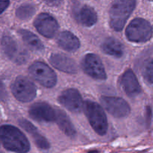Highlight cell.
<instances>
[{"label": "cell", "instance_id": "cell-1", "mask_svg": "<svg viewBox=\"0 0 153 153\" xmlns=\"http://www.w3.org/2000/svg\"><path fill=\"white\" fill-rule=\"evenodd\" d=\"M0 141L4 149L10 152L27 153L31 148L25 134L11 125H3L0 127Z\"/></svg>", "mask_w": 153, "mask_h": 153}, {"label": "cell", "instance_id": "cell-2", "mask_svg": "<svg viewBox=\"0 0 153 153\" xmlns=\"http://www.w3.org/2000/svg\"><path fill=\"white\" fill-rule=\"evenodd\" d=\"M136 0H114L109 11L110 26L116 31H120L134 10Z\"/></svg>", "mask_w": 153, "mask_h": 153}, {"label": "cell", "instance_id": "cell-3", "mask_svg": "<svg viewBox=\"0 0 153 153\" xmlns=\"http://www.w3.org/2000/svg\"><path fill=\"white\" fill-rule=\"evenodd\" d=\"M83 108L93 129L100 135H105L108 131V120L102 108L95 102L87 100Z\"/></svg>", "mask_w": 153, "mask_h": 153}, {"label": "cell", "instance_id": "cell-4", "mask_svg": "<svg viewBox=\"0 0 153 153\" xmlns=\"http://www.w3.org/2000/svg\"><path fill=\"white\" fill-rule=\"evenodd\" d=\"M126 36L129 41L134 43H145L152 38V25L146 19L136 18L127 26Z\"/></svg>", "mask_w": 153, "mask_h": 153}, {"label": "cell", "instance_id": "cell-5", "mask_svg": "<svg viewBox=\"0 0 153 153\" xmlns=\"http://www.w3.org/2000/svg\"><path fill=\"white\" fill-rule=\"evenodd\" d=\"M11 91L15 98L22 102H28L34 100L37 88L31 81L24 76H18L11 85Z\"/></svg>", "mask_w": 153, "mask_h": 153}, {"label": "cell", "instance_id": "cell-6", "mask_svg": "<svg viewBox=\"0 0 153 153\" xmlns=\"http://www.w3.org/2000/svg\"><path fill=\"white\" fill-rule=\"evenodd\" d=\"M28 72L34 80L45 88H53L56 85V74L47 64L44 63L40 61L34 62L29 67Z\"/></svg>", "mask_w": 153, "mask_h": 153}, {"label": "cell", "instance_id": "cell-7", "mask_svg": "<svg viewBox=\"0 0 153 153\" xmlns=\"http://www.w3.org/2000/svg\"><path fill=\"white\" fill-rule=\"evenodd\" d=\"M1 47L6 56L13 63L22 64L28 61V54L27 51L10 36L5 35L2 37Z\"/></svg>", "mask_w": 153, "mask_h": 153}, {"label": "cell", "instance_id": "cell-8", "mask_svg": "<svg viewBox=\"0 0 153 153\" xmlns=\"http://www.w3.org/2000/svg\"><path fill=\"white\" fill-rule=\"evenodd\" d=\"M84 72L97 80H105L107 79L105 70L101 59L94 53L87 54L82 61Z\"/></svg>", "mask_w": 153, "mask_h": 153}, {"label": "cell", "instance_id": "cell-9", "mask_svg": "<svg viewBox=\"0 0 153 153\" xmlns=\"http://www.w3.org/2000/svg\"><path fill=\"white\" fill-rule=\"evenodd\" d=\"M100 102L105 110L116 118H123L128 116L131 111L129 105L120 97L103 96Z\"/></svg>", "mask_w": 153, "mask_h": 153}, {"label": "cell", "instance_id": "cell-10", "mask_svg": "<svg viewBox=\"0 0 153 153\" xmlns=\"http://www.w3.org/2000/svg\"><path fill=\"white\" fill-rule=\"evenodd\" d=\"M34 25L41 35L47 38L53 37L59 28L56 19L47 13H42L38 15L34 20Z\"/></svg>", "mask_w": 153, "mask_h": 153}, {"label": "cell", "instance_id": "cell-11", "mask_svg": "<svg viewBox=\"0 0 153 153\" xmlns=\"http://www.w3.org/2000/svg\"><path fill=\"white\" fill-rule=\"evenodd\" d=\"M58 101L70 111L80 113L83 109V100L79 91L75 88H69L61 93Z\"/></svg>", "mask_w": 153, "mask_h": 153}, {"label": "cell", "instance_id": "cell-12", "mask_svg": "<svg viewBox=\"0 0 153 153\" xmlns=\"http://www.w3.org/2000/svg\"><path fill=\"white\" fill-rule=\"evenodd\" d=\"M29 115L39 123H51L55 121V110L46 102H37L29 109Z\"/></svg>", "mask_w": 153, "mask_h": 153}, {"label": "cell", "instance_id": "cell-13", "mask_svg": "<svg viewBox=\"0 0 153 153\" xmlns=\"http://www.w3.org/2000/svg\"><path fill=\"white\" fill-rule=\"evenodd\" d=\"M49 61L55 68L64 73L75 74L78 71L77 65L74 60L63 54H52Z\"/></svg>", "mask_w": 153, "mask_h": 153}, {"label": "cell", "instance_id": "cell-14", "mask_svg": "<svg viewBox=\"0 0 153 153\" xmlns=\"http://www.w3.org/2000/svg\"><path fill=\"white\" fill-rule=\"evenodd\" d=\"M120 85L124 92L129 97H135L141 92V88L134 72L127 70L120 79Z\"/></svg>", "mask_w": 153, "mask_h": 153}, {"label": "cell", "instance_id": "cell-15", "mask_svg": "<svg viewBox=\"0 0 153 153\" xmlns=\"http://www.w3.org/2000/svg\"><path fill=\"white\" fill-rule=\"evenodd\" d=\"M75 19L85 27H91L97 22V14L95 10L90 6L82 5L73 10Z\"/></svg>", "mask_w": 153, "mask_h": 153}, {"label": "cell", "instance_id": "cell-16", "mask_svg": "<svg viewBox=\"0 0 153 153\" xmlns=\"http://www.w3.org/2000/svg\"><path fill=\"white\" fill-rule=\"evenodd\" d=\"M19 125L25 130L32 137L36 146L43 150H48L50 148V144L46 137H43L41 134L37 131L36 127L29 121L25 119H22L19 121Z\"/></svg>", "mask_w": 153, "mask_h": 153}, {"label": "cell", "instance_id": "cell-17", "mask_svg": "<svg viewBox=\"0 0 153 153\" xmlns=\"http://www.w3.org/2000/svg\"><path fill=\"white\" fill-rule=\"evenodd\" d=\"M57 43L61 49L67 52H75L80 47V41L78 37L68 31L60 33L57 38Z\"/></svg>", "mask_w": 153, "mask_h": 153}, {"label": "cell", "instance_id": "cell-18", "mask_svg": "<svg viewBox=\"0 0 153 153\" xmlns=\"http://www.w3.org/2000/svg\"><path fill=\"white\" fill-rule=\"evenodd\" d=\"M55 112H56L55 122L57 123L60 129L68 137H74L76 134V128L67 114L59 109L55 110Z\"/></svg>", "mask_w": 153, "mask_h": 153}, {"label": "cell", "instance_id": "cell-19", "mask_svg": "<svg viewBox=\"0 0 153 153\" xmlns=\"http://www.w3.org/2000/svg\"><path fill=\"white\" fill-rule=\"evenodd\" d=\"M102 49L105 53L114 58H121L124 54V46L120 41L114 37L105 39L102 45Z\"/></svg>", "mask_w": 153, "mask_h": 153}, {"label": "cell", "instance_id": "cell-20", "mask_svg": "<svg viewBox=\"0 0 153 153\" xmlns=\"http://www.w3.org/2000/svg\"><path fill=\"white\" fill-rule=\"evenodd\" d=\"M19 34L21 35L26 46L31 50L35 51V52H40V51H43L44 49V46H43L41 40L32 32L28 31V30L20 29L19 31Z\"/></svg>", "mask_w": 153, "mask_h": 153}, {"label": "cell", "instance_id": "cell-21", "mask_svg": "<svg viewBox=\"0 0 153 153\" xmlns=\"http://www.w3.org/2000/svg\"><path fill=\"white\" fill-rule=\"evenodd\" d=\"M36 11V8L34 4L30 3L22 4L16 9V16L21 20H27L30 19Z\"/></svg>", "mask_w": 153, "mask_h": 153}, {"label": "cell", "instance_id": "cell-22", "mask_svg": "<svg viewBox=\"0 0 153 153\" xmlns=\"http://www.w3.org/2000/svg\"><path fill=\"white\" fill-rule=\"evenodd\" d=\"M153 64L152 59L149 58L146 64L145 65L143 71V76L146 82L149 85H152L153 82Z\"/></svg>", "mask_w": 153, "mask_h": 153}, {"label": "cell", "instance_id": "cell-23", "mask_svg": "<svg viewBox=\"0 0 153 153\" xmlns=\"http://www.w3.org/2000/svg\"><path fill=\"white\" fill-rule=\"evenodd\" d=\"M7 99V92L4 84L0 82V101L4 102Z\"/></svg>", "mask_w": 153, "mask_h": 153}, {"label": "cell", "instance_id": "cell-24", "mask_svg": "<svg viewBox=\"0 0 153 153\" xmlns=\"http://www.w3.org/2000/svg\"><path fill=\"white\" fill-rule=\"evenodd\" d=\"M146 120L147 125H150L151 120H152V110L149 106H147L146 108Z\"/></svg>", "mask_w": 153, "mask_h": 153}, {"label": "cell", "instance_id": "cell-25", "mask_svg": "<svg viewBox=\"0 0 153 153\" xmlns=\"http://www.w3.org/2000/svg\"><path fill=\"white\" fill-rule=\"evenodd\" d=\"M10 4L9 0H0V14L5 10Z\"/></svg>", "mask_w": 153, "mask_h": 153}, {"label": "cell", "instance_id": "cell-26", "mask_svg": "<svg viewBox=\"0 0 153 153\" xmlns=\"http://www.w3.org/2000/svg\"><path fill=\"white\" fill-rule=\"evenodd\" d=\"M64 0H45L46 3L50 6H58L63 2Z\"/></svg>", "mask_w": 153, "mask_h": 153}, {"label": "cell", "instance_id": "cell-27", "mask_svg": "<svg viewBox=\"0 0 153 153\" xmlns=\"http://www.w3.org/2000/svg\"><path fill=\"white\" fill-rule=\"evenodd\" d=\"M89 153H97V152H96V151H92V152H91Z\"/></svg>", "mask_w": 153, "mask_h": 153}, {"label": "cell", "instance_id": "cell-28", "mask_svg": "<svg viewBox=\"0 0 153 153\" xmlns=\"http://www.w3.org/2000/svg\"><path fill=\"white\" fill-rule=\"evenodd\" d=\"M150 1H152V0H150Z\"/></svg>", "mask_w": 153, "mask_h": 153}]
</instances>
